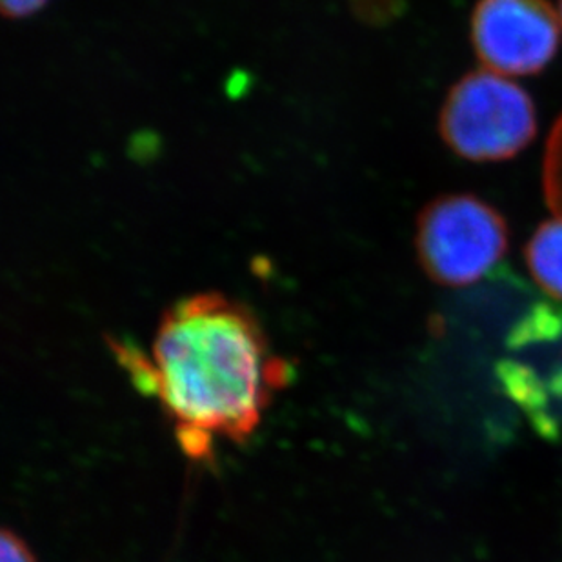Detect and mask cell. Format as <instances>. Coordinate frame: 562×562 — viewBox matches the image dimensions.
I'll list each match as a JSON object with an SVG mask.
<instances>
[{"instance_id":"obj_1","label":"cell","mask_w":562,"mask_h":562,"mask_svg":"<svg viewBox=\"0 0 562 562\" xmlns=\"http://www.w3.org/2000/svg\"><path fill=\"white\" fill-rule=\"evenodd\" d=\"M115 348L140 386L160 398L193 459H204L217 437H250L288 379L286 362L271 353L257 318L221 293H199L171 306L151 359L130 346Z\"/></svg>"},{"instance_id":"obj_2","label":"cell","mask_w":562,"mask_h":562,"mask_svg":"<svg viewBox=\"0 0 562 562\" xmlns=\"http://www.w3.org/2000/svg\"><path fill=\"white\" fill-rule=\"evenodd\" d=\"M439 133L461 159H514L536 138V104L515 80L479 68L451 86L440 108Z\"/></svg>"},{"instance_id":"obj_3","label":"cell","mask_w":562,"mask_h":562,"mask_svg":"<svg viewBox=\"0 0 562 562\" xmlns=\"http://www.w3.org/2000/svg\"><path fill=\"white\" fill-rule=\"evenodd\" d=\"M508 224L470 193L440 195L417 218L415 248L426 276L439 286L481 281L508 250Z\"/></svg>"},{"instance_id":"obj_4","label":"cell","mask_w":562,"mask_h":562,"mask_svg":"<svg viewBox=\"0 0 562 562\" xmlns=\"http://www.w3.org/2000/svg\"><path fill=\"white\" fill-rule=\"evenodd\" d=\"M470 27L483 68L506 77L541 74L561 46V16L550 0H477Z\"/></svg>"},{"instance_id":"obj_5","label":"cell","mask_w":562,"mask_h":562,"mask_svg":"<svg viewBox=\"0 0 562 562\" xmlns=\"http://www.w3.org/2000/svg\"><path fill=\"white\" fill-rule=\"evenodd\" d=\"M525 259L542 292L562 303V217L553 215L536 229L526 245Z\"/></svg>"},{"instance_id":"obj_6","label":"cell","mask_w":562,"mask_h":562,"mask_svg":"<svg viewBox=\"0 0 562 562\" xmlns=\"http://www.w3.org/2000/svg\"><path fill=\"white\" fill-rule=\"evenodd\" d=\"M542 193L548 210L562 217V113L548 135L542 160Z\"/></svg>"},{"instance_id":"obj_7","label":"cell","mask_w":562,"mask_h":562,"mask_svg":"<svg viewBox=\"0 0 562 562\" xmlns=\"http://www.w3.org/2000/svg\"><path fill=\"white\" fill-rule=\"evenodd\" d=\"M559 334H562L561 310L541 304L531 310L530 315L515 326L509 335V345L514 348H522L533 342L555 339Z\"/></svg>"},{"instance_id":"obj_8","label":"cell","mask_w":562,"mask_h":562,"mask_svg":"<svg viewBox=\"0 0 562 562\" xmlns=\"http://www.w3.org/2000/svg\"><path fill=\"white\" fill-rule=\"evenodd\" d=\"M0 562H37L26 542L13 531H2L0 539Z\"/></svg>"},{"instance_id":"obj_9","label":"cell","mask_w":562,"mask_h":562,"mask_svg":"<svg viewBox=\"0 0 562 562\" xmlns=\"http://www.w3.org/2000/svg\"><path fill=\"white\" fill-rule=\"evenodd\" d=\"M48 2L49 0H0L2 13L15 21L35 15L43 10L44 5H48Z\"/></svg>"},{"instance_id":"obj_10","label":"cell","mask_w":562,"mask_h":562,"mask_svg":"<svg viewBox=\"0 0 562 562\" xmlns=\"http://www.w3.org/2000/svg\"><path fill=\"white\" fill-rule=\"evenodd\" d=\"M558 11H559V16H561V22H562V0H559Z\"/></svg>"}]
</instances>
